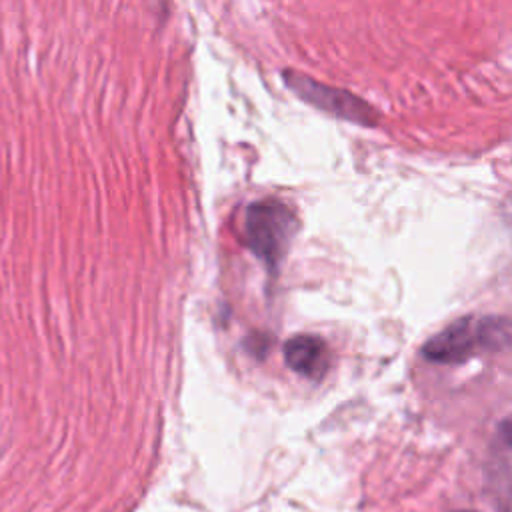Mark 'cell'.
<instances>
[{"label": "cell", "instance_id": "cell-1", "mask_svg": "<svg viewBox=\"0 0 512 512\" xmlns=\"http://www.w3.org/2000/svg\"><path fill=\"white\" fill-rule=\"evenodd\" d=\"M510 342L504 316H466L454 320L422 346V356L436 364H460L478 352H498Z\"/></svg>", "mask_w": 512, "mask_h": 512}, {"label": "cell", "instance_id": "cell-2", "mask_svg": "<svg viewBox=\"0 0 512 512\" xmlns=\"http://www.w3.org/2000/svg\"><path fill=\"white\" fill-rule=\"evenodd\" d=\"M298 228L294 212L276 198L252 202L244 216V242L266 264L274 266L284 258Z\"/></svg>", "mask_w": 512, "mask_h": 512}, {"label": "cell", "instance_id": "cell-3", "mask_svg": "<svg viewBox=\"0 0 512 512\" xmlns=\"http://www.w3.org/2000/svg\"><path fill=\"white\" fill-rule=\"evenodd\" d=\"M282 76L286 80V86H290L302 100L310 102L312 106L320 108L326 114H332L336 118L350 120L362 126H372L378 122L376 110L356 94L320 84L310 76L298 74L294 70H286Z\"/></svg>", "mask_w": 512, "mask_h": 512}, {"label": "cell", "instance_id": "cell-4", "mask_svg": "<svg viewBox=\"0 0 512 512\" xmlns=\"http://www.w3.org/2000/svg\"><path fill=\"white\" fill-rule=\"evenodd\" d=\"M284 360L300 376L322 378L330 366V350L322 338L298 334L284 344Z\"/></svg>", "mask_w": 512, "mask_h": 512}, {"label": "cell", "instance_id": "cell-5", "mask_svg": "<svg viewBox=\"0 0 512 512\" xmlns=\"http://www.w3.org/2000/svg\"><path fill=\"white\" fill-rule=\"evenodd\" d=\"M456 512H476V510H456Z\"/></svg>", "mask_w": 512, "mask_h": 512}]
</instances>
